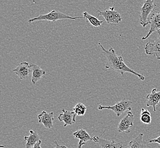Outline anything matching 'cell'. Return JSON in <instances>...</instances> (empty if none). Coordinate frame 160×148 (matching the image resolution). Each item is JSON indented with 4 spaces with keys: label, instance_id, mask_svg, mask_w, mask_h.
<instances>
[{
    "label": "cell",
    "instance_id": "obj_1",
    "mask_svg": "<svg viewBox=\"0 0 160 148\" xmlns=\"http://www.w3.org/2000/svg\"><path fill=\"white\" fill-rule=\"evenodd\" d=\"M98 45L101 47L103 52L107 57V62L105 65L106 68L111 69L114 71H117L122 75L126 72L131 73L137 76L140 80H145V77L144 76L133 71L126 65L124 62L123 57L122 56H117L115 53V50L112 47H110L109 50H106L99 42Z\"/></svg>",
    "mask_w": 160,
    "mask_h": 148
},
{
    "label": "cell",
    "instance_id": "obj_2",
    "mask_svg": "<svg viewBox=\"0 0 160 148\" xmlns=\"http://www.w3.org/2000/svg\"><path fill=\"white\" fill-rule=\"evenodd\" d=\"M83 17H71V16L67 15L63 13L60 12L59 11H56L55 10H53L51 12H50L46 14H40L36 17L29 19H28V22L29 24H31V23L39 21H48L56 22L59 20H62V19L74 20V19H77L82 18Z\"/></svg>",
    "mask_w": 160,
    "mask_h": 148
},
{
    "label": "cell",
    "instance_id": "obj_3",
    "mask_svg": "<svg viewBox=\"0 0 160 148\" xmlns=\"http://www.w3.org/2000/svg\"><path fill=\"white\" fill-rule=\"evenodd\" d=\"M157 7V5L153 0H147L145 1L140 9V14L139 15L140 24L143 28H145L146 26L149 24V17L151 13L154 11Z\"/></svg>",
    "mask_w": 160,
    "mask_h": 148
},
{
    "label": "cell",
    "instance_id": "obj_4",
    "mask_svg": "<svg viewBox=\"0 0 160 148\" xmlns=\"http://www.w3.org/2000/svg\"><path fill=\"white\" fill-rule=\"evenodd\" d=\"M132 102L123 99L120 102H118L117 104L112 106H103V105H99L98 107L99 110H103V109H109L111 111H114L118 117H119L122 114H123L124 112L126 111H131L132 109L131 105L132 104Z\"/></svg>",
    "mask_w": 160,
    "mask_h": 148
},
{
    "label": "cell",
    "instance_id": "obj_5",
    "mask_svg": "<svg viewBox=\"0 0 160 148\" xmlns=\"http://www.w3.org/2000/svg\"><path fill=\"white\" fill-rule=\"evenodd\" d=\"M99 13L98 16H102L107 23L111 25H117L119 24L122 18L120 13L115 10L114 7H111L109 9L103 10H97Z\"/></svg>",
    "mask_w": 160,
    "mask_h": 148
},
{
    "label": "cell",
    "instance_id": "obj_6",
    "mask_svg": "<svg viewBox=\"0 0 160 148\" xmlns=\"http://www.w3.org/2000/svg\"><path fill=\"white\" fill-rule=\"evenodd\" d=\"M149 23L151 25V28L147 35L142 37V40H147L154 32H157L160 35V12L152 13L149 17Z\"/></svg>",
    "mask_w": 160,
    "mask_h": 148
},
{
    "label": "cell",
    "instance_id": "obj_7",
    "mask_svg": "<svg viewBox=\"0 0 160 148\" xmlns=\"http://www.w3.org/2000/svg\"><path fill=\"white\" fill-rule=\"evenodd\" d=\"M134 114L132 112L129 111L126 115L123 117L119 123L118 127V131L119 132H126L129 133L131 128L133 126Z\"/></svg>",
    "mask_w": 160,
    "mask_h": 148
},
{
    "label": "cell",
    "instance_id": "obj_8",
    "mask_svg": "<svg viewBox=\"0 0 160 148\" xmlns=\"http://www.w3.org/2000/svg\"><path fill=\"white\" fill-rule=\"evenodd\" d=\"M144 49L147 55L153 56L157 59H160V35L157 38L148 42Z\"/></svg>",
    "mask_w": 160,
    "mask_h": 148
},
{
    "label": "cell",
    "instance_id": "obj_9",
    "mask_svg": "<svg viewBox=\"0 0 160 148\" xmlns=\"http://www.w3.org/2000/svg\"><path fill=\"white\" fill-rule=\"evenodd\" d=\"M19 78L21 80L28 79L30 74L32 72V64L30 65L28 62H22L18 66L12 70Z\"/></svg>",
    "mask_w": 160,
    "mask_h": 148
},
{
    "label": "cell",
    "instance_id": "obj_10",
    "mask_svg": "<svg viewBox=\"0 0 160 148\" xmlns=\"http://www.w3.org/2000/svg\"><path fill=\"white\" fill-rule=\"evenodd\" d=\"M93 141L98 144L102 148H123L122 143L117 142L114 140H108L102 139L98 136H95L92 137Z\"/></svg>",
    "mask_w": 160,
    "mask_h": 148
},
{
    "label": "cell",
    "instance_id": "obj_11",
    "mask_svg": "<svg viewBox=\"0 0 160 148\" xmlns=\"http://www.w3.org/2000/svg\"><path fill=\"white\" fill-rule=\"evenodd\" d=\"M39 123L42 124L46 128H52L54 123V114L53 112L48 113L46 111H43L38 116Z\"/></svg>",
    "mask_w": 160,
    "mask_h": 148
},
{
    "label": "cell",
    "instance_id": "obj_12",
    "mask_svg": "<svg viewBox=\"0 0 160 148\" xmlns=\"http://www.w3.org/2000/svg\"><path fill=\"white\" fill-rule=\"evenodd\" d=\"M62 114H59L58 119L60 121L64 122V127L72 125L76 123V118L77 114L74 112L66 111L64 109H62Z\"/></svg>",
    "mask_w": 160,
    "mask_h": 148
},
{
    "label": "cell",
    "instance_id": "obj_13",
    "mask_svg": "<svg viewBox=\"0 0 160 148\" xmlns=\"http://www.w3.org/2000/svg\"><path fill=\"white\" fill-rule=\"evenodd\" d=\"M147 107H152L154 112L156 111V106H160V91L157 92V89L153 88L150 94L147 96Z\"/></svg>",
    "mask_w": 160,
    "mask_h": 148
},
{
    "label": "cell",
    "instance_id": "obj_14",
    "mask_svg": "<svg viewBox=\"0 0 160 148\" xmlns=\"http://www.w3.org/2000/svg\"><path fill=\"white\" fill-rule=\"evenodd\" d=\"M73 135L75 138L80 140V142L78 143V146L82 147L83 145H85L86 142L90 140L93 141V139L92 138L88 133L83 129H80L77 130L75 132L73 133Z\"/></svg>",
    "mask_w": 160,
    "mask_h": 148
},
{
    "label": "cell",
    "instance_id": "obj_15",
    "mask_svg": "<svg viewBox=\"0 0 160 148\" xmlns=\"http://www.w3.org/2000/svg\"><path fill=\"white\" fill-rule=\"evenodd\" d=\"M30 135L25 136L24 140L26 141L25 148H32L39 141H40V137L37 133L33 130H30Z\"/></svg>",
    "mask_w": 160,
    "mask_h": 148
},
{
    "label": "cell",
    "instance_id": "obj_16",
    "mask_svg": "<svg viewBox=\"0 0 160 148\" xmlns=\"http://www.w3.org/2000/svg\"><path fill=\"white\" fill-rule=\"evenodd\" d=\"M46 72L40 68L39 66L32 64V72L31 81L33 84H35L39 80H40L43 75H46Z\"/></svg>",
    "mask_w": 160,
    "mask_h": 148
},
{
    "label": "cell",
    "instance_id": "obj_17",
    "mask_svg": "<svg viewBox=\"0 0 160 148\" xmlns=\"http://www.w3.org/2000/svg\"><path fill=\"white\" fill-rule=\"evenodd\" d=\"M143 133H140L139 135L128 143L127 148H146L147 142L143 140Z\"/></svg>",
    "mask_w": 160,
    "mask_h": 148
},
{
    "label": "cell",
    "instance_id": "obj_18",
    "mask_svg": "<svg viewBox=\"0 0 160 148\" xmlns=\"http://www.w3.org/2000/svg\"><path fill=\"white\" fill-rule=\"evenodd\" d=\"M83 18L86 19V23L88 22H89L91 25H92L93 26H94L96 28L101 26V25H102V24L104 22V21L99 20L97 17L92 16L91 14H90L86 12L83 13Z\"/></svg>",
    "mask_w": 160,
    "mask_h": 148
},
{
    "label": "cell",
    "instance_id": "obj_19",
    "mask_svg": "<svg viewBox=\"0 0 160 148\" xmlns=\"http://www.w3.org/2000/svg\"><path fill=\"white\" fill-rule=\"evenodd\" d=\"M140 121L144 124H150L152 121L151 113L148 109L142 108L140 114Z\"/></svg>",
    "mask_w": 160,
    "mask_h": 148
},
{
    "label": "cell",
    "instance_id": "obj_20",
    "mask_svg": "<svg viewBox=\"0 0 160 148\" xmlns=\"http://www.w3.org/2000/svg\"><path fill=\"white\" fill-rule=\"evenodd\" d=\"M86 107L82 103H78L73 108V112L77 116H83L86 113Z\"/></svg>",
    "mask_w": 160,
    "mask_h": 148
},
{
    "label": "cell",
    "instance_id": "obj_21",
    "mask_svg": "<svg viewBox=\"0 0 160 148\" xmlns=\"http://www.w3.org/2000/svg\"><path fill=\"white\" fill-rule=\"evenodd\" d=\"M147 142H148V143H158V144H160V136L156 139H153V140H148L147 141Z\"/></svg>",
    "mask_w": 160,
    "mask_h": 148
},
{
    "label": "cell",
    "instance_id": "obj_22",
    "mask_svg": "<svg viewBox=\"0 0 160 148\" xmlns=\"http://www.w3.org/2000/svg\"><path fill=\"white\" fill-rule=\"evenodd\" d=\"M54 143H55V148H68L67 146H65L59 145V144L58 143V142L56 141H54Z\"/></svg>",
    "mask_w": 160,
    "mask_h": 148
},
{
    "label": "cell",
    "instance_id": "obj_23",
    "mask_svg": "<svg viewBox=\"0 0 160 148\" xmlns=\"http://www.w3.org/2000/svg\"><path fill=\"white\" fill-rule=\"evenodd\" d=\"M41 144H42V140H40V141H39L32 148H42L40 146Z\"/></svg>",
    "mask_w": 160,
    "mask_h": 148
},
{
    "label": "cell",
    "instance_id": "obj_24",
    "mask_svg": "<svg viewBox=\"0 0 160 148\" xmlns=\"http://www.w3.org/2000/svg\"><path fill=\"white\" fill-rule=\"evenodd\" d=\"M156 148H160V146H158V147H157Z\"/></svg>",
    "mask_w": 160,
    "mask_h": 148
},
{
    "label": "cell",
    "instance_id": "obj_25",
    "mask_svg": "<svg viewBox=\"0 0 160 148\" xmlns=\"http://www.w3.org/2000/svg\"><path fill=\"white\" fill-rule=\"evenodd\" d=\"M82 148V147H80V146H78V148Z\"/></svg>",
    "mask_w": 160,
    "mask_h": 148
}]
</instances>
